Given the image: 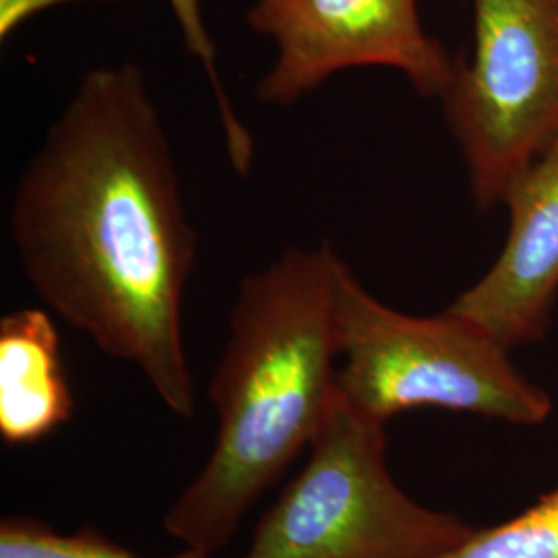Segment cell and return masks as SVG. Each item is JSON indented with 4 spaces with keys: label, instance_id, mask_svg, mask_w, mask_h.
Masks as SVG:
<instances>
[{
    "label": "cell",
    "instance_id": "6da1fadb",
    "mask_svg": "<svg viewBox=\"0 0 558 558\" xmlns=\"http://www.w3.org/2000/svg\"><path fill=\"white\" fill-rule=\"evenodd\" d=\"M9 230L44 304L106 356L137 366L172 414L193 418L182 302L197 234L135 62L81 77L21 172Z\"/></svg>",
    "mask_w": 558,
    "mask_h": 558
},
{
    "label": "cell",
    "instance_id": "7a4b0ae2",
    "mask_svg": "<svg viewBox=\"0 0 558 558\" xmlns=\"http://www.w3.org/2000/svg\"><path fill=\"white\" fill-rule=\"evenodd\" d=\"M329 242L286 248L242 278L209 383L216 445L163 527L184 546H228L260 495L311 442L338 398L336 276Z\"/></svg>",
    "mask_w": 558,
    "mask_h": 558
},
{
    "label": "cell",
    "instance_id": "3957f363",
    "mask_svg": "<svg viewBox=\"0 0 558 558\" xmlns=\"http://www.w3.org/2000/svg\"><path fill=\"white\" fill-rule=\"evenodd\" d=\"M336 339L341 398L383 426L422 408L539 426L555 408L519 373L511 350L474 320L451 311L399 313L375 299L343 260L336 276Z\"/></svg>",
    "mask_w": 558,
    "mask_h": 558
},
{
    "label": "cell",
    "instance_id": "277c9868",
    "mask_svg": "<svg viewBox=\"0 0 558 558\" xmlns=\"http://www.w3.org/2000/svg\"><path fill=\"white\" fill-rule=\"evenodd\" d=\"M385 458V426L338 393L306 465L263 515L242 558H437L474 534L458 515L410 499Z\"/></svg>",
    "mask_w": 558,
    "mask_h": 558
},
{
    "label": "cell",
    "instance_id": "5b68a950",
    "mask_svg": "<svg viewBox=\"0 0 558 558\" xmlns=\"http://www.w3.org/2000/svg\"><path fill=\"white\" fill-rule=\"evenodd\" d=\"M472 52L440 96L478 209L558 145V0H470Z\"/></svg>",
    "mask_w": 558,
    "mask_h": 558
},
{
    "label": "cell",
    "instance_id": "8992f818",
    "mask_svg": "<svg viewBox=\"0 0 558 558\" xmlns=\"http://www.w3.org/2000/svg\"><path fill=\"white\" fill-rule=\"evenodd\" d=\"M246 25L276 44L255 94L288 108L348 69H393L424 98H440L456 59L430 36L418 0H255Z\"/></svg>",
    "mask_w": 558,
    "mask_h": 558
},
{
    "label": "cell",
    "instance_id": "52a82bcc",
    "mask_svg": "<svg viewBox=\"0 0 558 558\" xmlns=\"http://www.w3.org/2000/svg\"><path fill=\"white\" fill-rule=\"evenodd\" d=\"M509 232L499 257L447 308L509 350L546 336L558 299V145L507 189Z\"/></svg>",
    "mask_w": 558,
    "mask_h": 558
},
{
    "label": "cell",
    "instance_id": "ba28073f",
    "mask_svg": "<svg viewBox=\"0 0 558 558\" xmlns=\"http://www.w3.org/2000/svg\"><path fill=\"white\" fill-rule=\"evenodd\" d=\"M75 412L60 356V336L41 308L0 319V439L9 447L50 437Z\"/></svg>",
    "mask_w": 558,
    "mask_h": 558
},
{
    "label": "cell",
    "instance_id": "9c48e42d",
    "mask_svg": "<svg viewBox=\"0 0 558 558\" xmlns=\"http://www.w3.org/2000/svg\"><path fill=\"white\" fill-rule=\"evenodd\" d=\"M0 558H151L106 538L94 525L73 534H60L46 521L11 515L0 523ZM161 558H211L209 553L186 546L177 555Z\"/></svg>",
    "mask_w": 558,
    "mask_h": 558
},
{
    "label": "cell",
    "instance_id": "30bf717a",
    "mask_svg": "<svg viewBox=\"0 0 558 558\" xmlns=\"http://www.w3.org/2000/svg\"><path fill=\"white\" fill-rule=\"evenodd\" d=\"M168 4L179 25L186 54L199 62L201 69L205 71L211 85L228 160L239 174H248L255 160V141L251 131L246 129V124L236 114L234 104L230 100L226 85L221 81L220 69H218V48H216L214 36L209 34L207 21L203 17L201 0H168Z\"/></svg>",
    "mask_w": 558,
    "mask_h": 558
},
{
    "label": "cell",
    "instance_id": "8fae6325",
    "mask_svg": "<svg viewBox=\"0 0 558 558\" xmlns=\"http://www.w3.org/2000/svg\"><path fill=\"white\" fill-rule=\"evenodd\" d=\"M437 558H558V488L518 518L470 538Z\"/></svg>",
    "mask_w": 558,
    "mask_h": 558
},
{
    "label": "cell",
    "instance_id": "7c38bea8",
    "mask_svg": "<svg viewBox=\"0 0 558 558\" xmlns=\"http://www.w3.org/2000/svg\"><path fill=\"white\" fill-rule=\"evenodd\" d=\"M73 2H119V0H0V40L7 41L21 25L44 11Z\"/></svg>",
    "mask_w": 558,
    "mask_h": 558
}]
</instances>
